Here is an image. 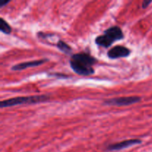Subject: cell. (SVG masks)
Wrapping results in <instances>:
<instances>
[{
  "label": "cell",
  "instance_id": "cell-11",
  "mask_svg": "<svg viewBox=\"0 0 152 152\" xmlns=\"http://www.w3.org/2000/svg\"><path fill=\"white\" fill-rule=\"evenodd\" d=\"M10 2V1H3L2 2H1V7H4V5H6V4H7V3H9Z\"/></svg>",
  "mask_w": 152,
  "mask_h": 152
},
{
  "label": "cell",
  "instance_id": "cell-6",
  "mask_svg": "<svg viewBox=\"0 0 152 152\" xmlns=\"http://www.w3.org/2000/svg\"><path fill=\"white\" fill-rule=\"evenodd\" d=\"M141 143L140 140L138 139H131L126 140L122 141V142H117V143L109 145L106 148L108 151H119V150L124 149V148H129V147L133 146L137 144Z\"/></svg>",
  "mask_w": 152,
  "mask_h": 152
},
{
  "label": "cell",
  "instance_id": "cell-10",
  "mask_svg": "<svg viewBox=\"0 0 152 152\" xmlns=\"http://www.w3.org/2000/svg\"><path fill=\"white\" fill-rule=\"evenodd\" d=\"M151 2H152L151 1H143V2H142V8H145V7H148Z\"/></svg>",
  "mask_w": 152,
  "mask_h": 152
},
{
  "label": "cell",
  "instance_id": "cell-2",
  "mask_svg": "<svg viewBox=\"0 0 152 152\" xmlns=\"http://www.w3.org/2000/svg\"><path fill=\"white\" fill-rule=\"evenodd\" d=\"M124 38V35L121 28L118 26H113L107 29L104 34L99 36L95 39V42L99 46L108 48L115 41Z\"/></svg>",
  "mask_w": 152,
  "mask_h": 152
},
{
  "label": "cell",
  "instance_id": "cell-3",
  "mask_svg": "<svg viewBox=\"0 0 152 152\" xmlns=\"http://www.w3.org/2000/svg\"><path fill=\"white\" fill-rule=\"evenodd\" d=\"M48 99V96H45V95L31 96H18V97L11 98V99L1 101V103H0V106H1V108H5V107L15 106V105H23V104L39 103V102H45Z\"/></svg>",
  "mask_w": 152,
  "mask_h": 152
},
{
  "label": "cell",
  "instance_id": "cell-7",
  "mask_svg": "<svg viewBox=\"0 0 152 152\" xmlns=\"http://www.w3.org/2000/svg\"><path fill=\"white\" fill-rule=\"evenodd\" d=\"M47 62V59H40V60H34L31 61V62H22V63L15 65L13 68H11L13 71H22V70L26 69L28 68H32V67L39 66L42 64Z\"/></svg>",
  "mask_w": 152,
  "mask_h": 152
},
{
  "label": "cell",
  "instance_id": "cell-9",
  "mask_svg": "<svg viewBox=\"0 0 152 152\" xmlns=\"http://www.w3.org/2000/svg\"><path fill=\"white\" fill-rule=\"evenodd\" d=\"M57 45V48L59 50H62V51L64 52L65 53H67V54H69V53H71V51H72L71 48L70 47L67 43L64 42L62 40H59L57 42V45Z\"/></svg>",
  "mask_w": 152,
  "mask_h": 152
},
{
  "label": "cell",
  "instance_id": "cell-4",
  "mask_svg": "<svg viewBox=\"0 0 152 152\" xmlns=\"http://www.w3.org/2000/svg\"><path fill=\"white\" fill-rule=\"evenodd\" d=\"M140 96H122V97L112 98V99H108V100L105 101V103L108 105H118V106H122V105H132V104H134L140 102Z\"/></svg>",
  "mask_w": 152,
  "mask_h": 152
},
{
  "label": "cell",
  "instance_id": "cell-5",
  "mask_svg": "<svg viewBox=\"0 0 152 152\" xmlns=\"http://www.w3.org/2000/svg\"><path fill=\"white\" fill-rule=\"evenodd\" d=\"M131 50L128 48L122 45H117L110 49L108 52V56L111 59H118V58L126 57L129 56Z\"/></svg>",
  "mask_w": 152,
  "mask_h": 152
},
{
  "label": "cell",
  "instance_id": "cell-8",
  "mask_svg": "<svg viewBox=\"0 0 152 152\" xmlns=\"http://www.w3.org/2000/svg\"><path fill=\"white\" fill-rule=\"evenodd\" d=\"M0 30L5 34H9L11 32V28L3 18H0Z\"/></svg>",
  "mask_w": 152,
  "mask_h": 152
},
{
  "label": "cell",
  "instance_id": "cell-1",
  "mask_svg": "<svg viewBox=\"0 0 152 152\" xmlns=\"http://www.w3.org/2000/svg\"><path fill=\"white\" fill-rule=\"evenodd\" d=\"M96 59L88 53H79L74 54L70 60L71 68L80 75L88 76L94 73V65Z\"/></svg>",
  "mask_w": 152,
  "mask_h": 152
}]
</instances>
